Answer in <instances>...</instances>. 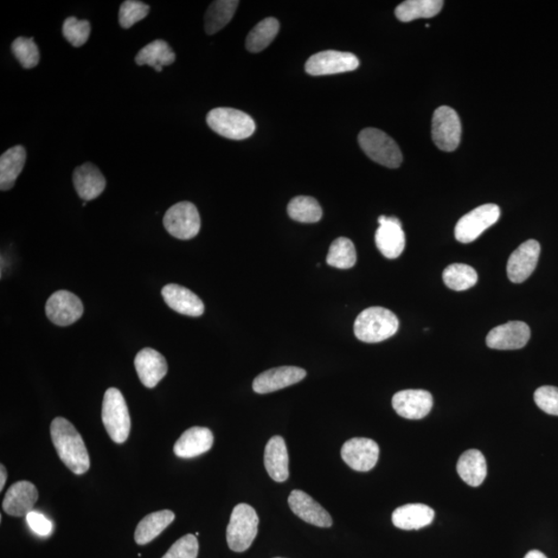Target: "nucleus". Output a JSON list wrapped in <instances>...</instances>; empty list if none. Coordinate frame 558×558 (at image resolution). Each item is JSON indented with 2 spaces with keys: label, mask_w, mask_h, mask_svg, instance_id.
<instances>
[{
  "label": "nucleus",
  "mask_w": 558,
  "mask_h": 558,
  "mask_svg": "<svg viewBox=\"0 0 558 558\" xmlns=\"http://www.w3.org/2000/svg\"><path fill=\"white\" fill-rule=\"evenodd\" d=\"M50 433L62 463L76 474L85 473L91 467V459L85 441L72 423L57 416L51 423Z\"/></svg>",
  "instance_id": "f257e3e1"
},
{
  "label": "nucleus",
  "mask_w": 558,
  "mask_h": 558,
  "mask_svg": "<svg viewBox=\"0 0 558 558\" xmlns=\"http://www.w3.org/2000/svg\"><path fill=\"white\" fill-rule=\"evenodd\" d=\"M400 328V320L395 314L384 307H369L355 320L354 332L359 341L376 344L392 337Z\"/></svg>",
  "instance_id": "f03ea898"
},
{
  "label": "nucleus",
  "mask_w": 558,
  "mask_h": 558,
  "mask_svg": "<svg viewBox=\"0 0 558 558\" xmlns=\"http://www.w3.org/2000/svg\"><path fill=\"white\" fill-rule=\"evenodd\" d=\"M101 419L110 439L124 444L131 433V416L123 393L109 388L102 400Z\"/></svg>",
  "instance_id": "7ed1b4c3"
},
{
  "label": "nucleus",
  "mask_w": 558,
  "mask_h": 558,
  "mask_svg": "<svg viewBox=\"0 0 558 558\" xmlns=\"http://www.w3.org/2000/svg\"><path fill=\"white\" fill-rule=\"evenodd\" d=\"M259 516L253 506L247 504L237 505L230 518L227 528V542L235 553H245L258 535Z\"/></svg>",
  "instance_id": "20e7f679"
},
{
  "label": "nucleus",
  "mask_w": 558,
  "mask_h": 558,
  "mask_svg": "<svg viewBox=\"0 0 558 558\" xmlns=\"http://www.w3.org/2000/svg\"><path fill=\"white\" fill-rule=\"evenodd\" d=\"M359 144L374 162L396 169L402 163V153L395 141L377 128H365L358 137Z\"/></svg>",
  "instance_id": "39448f33"
},
{
  "label": "nucleus",
  "mask_w": 558,
  "mask_h": 558,
  "mask_svg": "<svg viewBox=\"0 0 558 558\" xmlns=\"http://www.w3.org/2000/svg\"><path fill=\"white\" fill-rule=\"evenodd\" d=\"M211 130L230 140H245L255 131V124L248 114L232 108H216L207 115Z\"/></svg>",
  "instance_id": "423d86ee"
},
{
  "label": "nucleus",
  "mask_w": 558,
  "mask_h": 558,
  "mask_svg": "<svg viewBox=\"0 0 558 558\" xmlns=\"http://www.w3.org/2000/svg\"><path fill=\"white\" fill-rule=\"evenodd\" d=\"M164 226L168 233L177 239L190 240L200 232L201 217L194 204L181 202L166 211Z\"/></svg>",
  "instance_id": "0eeeda50"
},
{
  "label": "nucleus",
  "mask_w": 558,
  "mask_h": 558,
  "mask_svg": "<svg viewBox=\"0 0 558 558\" xmlns=\"http://www.w3.org/2000/svg\"><path fill=\"white\" fill-rule=\"evenodd\" d=\"M433 142L442 151L451 152L457 149L463 133L459 115L454 109L441 106L433 117Z\"/></svg>",
  "instance_id": "6e6552de"
},
{
  "label": "nucleus",
  "mask_w": 558,
  "mask_h": 558,
  "mask_svg": "<svg viewBox=\"0 0 558 558\" xmlns=\"http://www.w3.org/2000/svg\"><path fill=\"white\" fill-rule=\"evenodd\" d=\"M500 209L496 204H484L461 217L455 227L457 241L467 245L479 239L499 220Z\"/></svg>",
  "instance_id": "1a4fd4ad"
},
{
  "label": "nucleus",
  "mask_w": 558,
  "mask_h": 558,
  "mask_svg": "<svg viewBox=\"0 0 558 558\" xmlns=\"http://www.w3.org/2000/svg\"><path fill=\"white\" fill-rule=\"evenodd\" d=\"M359 64L354 54L328 50L312 55L305 64V70L311 76L335 75L352 72Z\"/></svg>",
  "instance_id": "9d476101"
},
{
  "label": "nucleus",
  "mask_w": 558,
  "mask_h": 558,
  "mask_svg": "<svg viewBox=\"0 0 558 558\" xmlns=\"http://www.w3.org/2000/svg\"><path fill=\"white\" fill-rule=\"evenodd\" d=\"M380 457V447L374 440L354 438L345 441L342 448V458L352 470L369 472Z\"/></svg>",
  "instance_id": "9b49d317"
},
{
  "label": "nucleus",
  "mask_w": 558,
  "mask_h": 558,
  "mask_svg": "<svg viewBox=\"0 0 558 558\" xmlns=\"http://www.w3.org/2000/svg\"><path fill=\"white\" fill-rule=\"evenodd\" d=\"M380 227L376 232V245L378 250L387 259L399 258L406 247V234L402 230L401 222L397 217H378Z\"/></svg>",
  "instance_id": "f8f14e48"
},
{
  "label": "nucleus",
  "mask_w": 558,
  "mask_h": 558,
  "mask_svg": "<svg viewBox=\"0 0 558 558\" xmlns=\"http://www.w3.org/2000/svg\"><path fill=\"white\" fill-rule=\"evenodd\" d=\"M85 311L82 301L69 291H59L51 295L46 303V314L51 322L67 327L78 320Z\"/></svg>",
  "instance_id": "ddd939ff"
},
{
  "label": "nucleus",
  "mask_w": 558,
  "mask_h": 558,
  "mask_svg": "<svg viewBox=\"0 0 558 558\" xmlns=\"http://www.w3.org/2000/svg\"><path fill=\"white\" fill-rule=\"evenodd\" d=\"M530 338L529 325L521 320H513L493 328L486 337V344L489 348L495 350H521L527 345Z\"/></svg>",
  "instance_id": "4468645a"
},
{
  "label": "nucleus",
  "mask_w": 558,
  "mask_h": 558,
  "mask_svg": "<svg viewBox=\"0 0 558 558\" xmlns=\"http://www.w3.org/2000/svg\"><path fill=\"white\" fill-rule=\"evenodd\" d=\"M540 253V243L537 240L530 239L522 243L510 255L508 265H506L509 279L514 284H522L527 280L535 271Z\"/></svg>",
  "instance_id": "2eb2a0df"
},
{
  "label": "nucleus",
  "mask_w": 558,
  "mask_h": 558,
  "mask_svg": "<svg viewBox=\"0 0 558 558\" xmlns=\"http://www.w3.org/2000/svg\"><path fill=\"white\" fill-rule=\"evenodd\" d=\"M392 406L402 418L420 420L431 413L433 399L425 390H403L393 396Z\"/></svg>",
  "instance_id": "dca6fc26"
},
{
  "label": "nucleus",
  "mask_w": 558,
  "mask_h": 558,
  "mask_svg": "<svg viewBox=\"0 0 558 558\" xmlns=\"http://www.w3.org/2000/svg\"><path fill=\"white\" fill-rule=\"evenodd\" d=\"M305 376L306 371L300 368H272L263 372L255 378L253 389L258 394L272 393L304 380Z\"/></svg>",
  "instance_id": "f3484780"
},
{
  "label": "nucleus",
  "mask_w": 558,
  "mask_h": 558,
  "mask_svg": "<svg viewBox=\"0 0 558 558\" xmlns=\"http://www.w3.org/2000/svg\"><path fill=\"white\" fill-rule=\"evenodd\" d=\"M37 499L36 487L28 481H19L6 491L3 509L10 516H28L34 510Z\"/></svg>",
  "instance_id": "a211bd4d"
},
{
  "label": "nucleus",
  "mask_w": 558,
  "mask_h": 558,
  "mask_svg": "<svg viewBox=\"0 0 558 558\" xmlns=\"http://www.w3.org/2000/svg\"><path fill=\"white\" fill-rule=\"evenodd\" d=\"M287 502L294 514L303 522L319 528L332 527L333 521L329 513L304 491H292Z\"/></svg>",
  "instance_id": "6ab92c4d"
},
{
  "label": "nucleus",
  "mask_w": 558,
  "mask_h": 558,
  "mask_svg": "<svg viewBox=\"0 0 558 558\" xmlns=\"http://www.w3.org/2000/svg\"><path fill=\"white\" fill-rule=\"evenodd\" d=\"M134 368H136L141 383L150 389L157 387L168 372V364L165 357L150 348L138 352L134 358Z\"/></svg>",
  "instance_id": "aec40b11"
},
{
  "label": "nucleus",
  "mask_w": 558,
  "mask_h": 558,
  "mask_svg": "<svg viewBox=\"0 0 558 558\" xmlns=\"http://www.w3.org/2000/svg\"><path fill=\"white\" fill-rule=\"evenodd\" d=\"M166 305L178 313L189 317H201L205 311L203 301L189 288L179 285H166L162 290Z\"/></svg>",
  "instance_id": "412c9836"
},
{
  "label": "nucleus",
  "mask_w": 558,
  "mask_h": 558,
  "mask_svg": "<svg viewBox=\"0 0 558 558\" xmlns=\"http://www.w3.org/2000/svg\"><path fill=\"white\" fill-rule=\"evenodd\" d=\"M214 434L205 427H191L184 432L175 442L174 453L181 458H194L213 448Z\"/></svg>",
  "instance_id": "4be33fe9"
},
{
  "label": "nucleus",
  "mask_w": 558,
  "mask_h": 558,
  "mask_svg": "<svg viewBox=\"0 0 558 558\" xmlns=\"http://www.w3.org/2000/svg\"><path fill=\"white\" fill-rule=\"evenodd\" d=\"M73 182L77 194L85 201L99 198L106 189V179L98 166L85 163L76 168Z\"/></svg>",
  "instance_id": "5701e85b"
},
{
  "label": "nucleus",
  "mask_w": 558,
  "mask_h": 558,
  "mask_svg": "<svg viewBox=\"0 0 558 558\" xmlns=\"http://www.w3.org/2000/svg\"><path fill=\"white\" fill-rule=\"evenodd\" d=\"M264 464L269 476L275 482H285L288 478V454L286 441L275 435L267 442Z\"/></svg>",
  "instance_id": "b1692460"
},
{
  "label": "nucleus",
  "mask_w": 558,
  "mask_h": 558,
  "mask_svg": "<svg viewBox=\"0 0 558 558\" xmlns=\"http://www.w3.org/2000/svg\"><path fill=\"white\" fill-rule=\"evenodd\" d=\"M433 509L423 504L404 505L397 508L392 514L395 527L404 530L425 528L433 523Z\"/></svg>",
  "instance_id": "393cba45"
},
{
  "label": "nucleus",
  "mask_w": 558,
  "mask_h": 558,
  "mask_svg": "<svg viewBox=\"0 0 558 558\" xmlns=\"http://www.w3.org/2000/svg\"><path fill=\"white\" fill-rule=\"evenodd\" d=\"M27 162V150L21 145L12 147L0 158V190L3 191L14 188L19 175Z\"/></svg>",
  "instance_id": "a878e982"
},
{
  "label": "nucleus",
  "mask_w": 558,
  "mask_h": 558,
  "mask_svg": "<svg viewBox=\"0 0 558 558\" xmlns=\"http://www.w3.org/2000/svg\"><path fill=\"white\" fill-rule=\"evenodd\" d=\"M175 514L170 510H163L147 515L140 522L134 531V541L138 545H146L155 540L174 522Z\"/></svg>",
  "instance_id": "bb28decb"
},
{
  "label": "nucleus",
  "mask_w": 558,
  "mask_h": 558,
  "mask_svg": "<svg viewBox=\"0 0 558 558\" xmlns=\"http://www.w3.org/2000/svg\"><path fill=\"white\" fill-rule=\"evenodd\" d=\"M457 472L467 485L478 487L487 476V464L484 455L478 450H468L461 455L457 463Z\"/></svg>",
  "instance_id": "cd10ccee"
},
{
  "label": "nucleus",
  "mask_w": 558,
  "mask_h": 558,
  "mask_svg": "<svg viewBox=\"0 0 558 558\" xmlns=\"http://www.w3.org/2000/svg\"><path fill=\"white\" fill-rule=\"evenodd\" d=\"M176 60L174 51L163 40H156L139 51L136 56L138 66H150L157 72H163V68L171 66Z\"/></svg>",
  "instance_id": "c85d7f7f"
},
{
  "label": "nucleus",
  "mask_w": 558,
  "mask_h": 558,
  "mask_svg": "<svg viewBox=\"0 0 558 558\" xmlns=\"http://www.w3.org/2000/svg\"><path fill=\"white\" fill-rule=\"evenodd\" d=\"M444 6L441 0H408L397 6L395 16L401 22H410L421 18H433L440 14Z\"/></svg>",
  "instance_id": "c756f323"
},
{
  "label": "nucleus",
  "mask_w": 558,
  "mask_h": 558,
  "mask_svg": "<svg viewBox=\"0 0 558 558\" xmlns=\"http://www.w3.org/2000/svg\"><path fill=\"white\" fill-rule=\"evenodd\" d=\"M239 2L236 0H217L210 4L205 15V30L214 35L232 20Z\"/></svg>",
  "instance_id": "7c9ffc66"
},
{
  "label": "nucleus",
  "mask_w": 558,
  "mask_h": 558,
  "mask_svg": "<svg viewBox=\"0 0 558 558\" xmlns=\"http://www.w3.org/2000/svg\"><path fill=\"white\" fill-rule=\"evenodd\" d=\"M279 31V22L275 18H266L249 32L246 46L249 53H259L271 44Z\"/></svg>",
  "instance_id": "2f4dec72"
},
{
  "label": "nucleus",
  "mask_w": 558,
  "mask_h": 558,
  "mask_svg": "<svg viewBox=\"0 0 558 558\" xmlns=\"http://www.w3.org/2000/svg\"><path fill=\"white\" fill-rule=\"evenodd\" d=\"M287 214L292 220L314 223L320 221L323 216V210L320 208L316 198L306 196L294 198L287 205Z\"/></svg>",
  "instance_id": "473e14b6"
},
{
  "label": "nucleus",
  "mask_w": 558,
  "mask_h": 558,
  "mask_svg": "<svg viewBox=\"0 0 558 558\" xmlns=\"http://www.w3.org/2000/svg\"><path fill=\"white\" fill-rule=\"evenodd\" d=\"M326 261L329 266L344 271L354 267L357 262L354 243L345 237H339L332 242Z\"/></svg>",
  "instance_id": "72a5a7b5"
},
{
  "label": "nucleus",
  "mask_w": 558,
  "mask_h": 558,
  "mask_svg": "<svg viewBox=\"0 0 558 558\" xmlns=\"http://www.w3.org/2000/svg\"><path fill=\"white\" fill-rule=\"evenodd\" d=\"M445 285L454 291H465L477 284L478 273L466 264H452L442 273Z\"/></svg>",
  "instance_id": "f704fd0d"
},
{
  "label": "nucleus",
  "mask_w": 558,
  "mask_h": 558,
  "mask_svg": "<svg viewBox=\"0 0 558 558\" xmlns=\"http://www.w3.org/2000/svg\"><path fill=\"white\" fill-rule=\"evenodd\" d=\"M12 51L24 69H34L40 61V51L34 37H17L12 44Z\"/></svg>",
  "instance_id": "c9c22d12"
},
{
  "label": "nucleus",
  "mask_w": 558,
  "mask_h": 558,
  "mask_svg": "<svg viewBox=\"0 0 558 558\" xmlns=\"http://www.w3.org/2000/svg\"><path fill=\"white\" fill-rule=\"evenodd\" d=\"M91 23L79 20L76 17H69L63 23L62 34L74 47L79 48L86 44L91 36Z\"/></svg>",
  "instance_id": "e433bc0d"
},
{
  "label": "nucleus",
  "mask_w": 558,
  "mask_h": 558,
  "mask_svg": "<svg viewBox=\"0 0 558 558\" xmlns=\"http://www.w3.org/2000/svg\"><path fill=\"white\" fill-rule=\"evenodd\" d=\"M150 5L137 0H126L120 6L119 24L120 27L128 29L137 22L143 20L150 14Z\"/></svg>",
  "instance_id": "4c0bfd02"
},
{
  "label": "nucleus",
  "mask_w": 558,
  "mask_h": 558,
  "mask_svg": "<svg viewBox=\"0 0 558 558\" xmlns=\"http://www.w3.org/2000/svg\"><path fill=\"white\" fill-rule=\"evenodd\" d=\"M198 553V538L194 535H186L172 545L162 558H197Z\"/></svg>",
  "instance_id": "58836bf2"
},
{
  "label": "nucleus",
  "mask_w": 558,
  "mask_h": 558,
  "mask_svg": "<svg viewBox=\"0 0 558 558\" xmlns=\"http://www.w3.org/2000/svg\"><path fill=\"white\" fill-rule=\"evenodd\" d=\"M537 406L543 412L558 416V388L554 386H543L535 392Z\"/></svg>",
  "instance_id": "ea45409f"
},
{
  "label": "nucleus",
  "mask_w": 558,
  "mask_h": 558,
  "mask_svg": "<svg viewBox=\"0 0 558 558\" xmlns=\"http://www.w3.org/2000/svg\"><path fill=\"white\" fill-rule=\"evenodd\" d=\"M29 528L41 537H48L53 534V524L42 513L32 511L27 516Z\"/></svg>",
  "instance_id": "a19ab883"
},
{
  "label": "nucleus",
  "mask_w": 558,
  "mask_h": 558,
  "mask_svg": "<svg viewBox=\"0 0 558 558\" xmlns=\"http://www.w3.org/2000/svg\"><path fill=\"white\" fill-rule=\"evenodd\" d=\"M6 481V470L4 465H0V490H4Z\"/></svg>",
  "instance_id": "79ce46f5"
},
{
  "label": "nucleus",
  "mask_w": 558,
  "mask_h": 558,
  "mask_svg": "<svg viewBox=\"0 0 558 558\" xmlns=\"http://www.w3.org/2000/svg\"><path fill=\"white\" fill-rule=\"evenodd\" d=\"M524 558H547V556L542 554L541 551L531 550L527 555L524 556Z\"/></svg>",
  "instance_id": "37998d69"
},
{
  "label": "nucleus",
  "mask_w": 558,
  "mask_h": 558,
  "mask_svg": "<svg viewBox=\"0 0 558 558\" xmlns=\"http://www.w3.org/2000/svg\"><path fill=\"white\" fill-rule=\"evenodd\" d=\"M275 558H282V557H275Z\"/></svg>",
  "instance_id": "c03bdc74"
}]
</instances>
